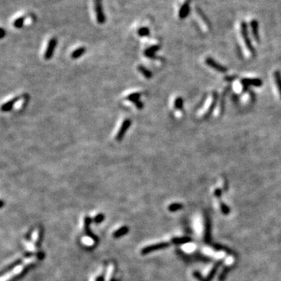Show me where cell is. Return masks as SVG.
<instances>
[{
    "label": "cell",
    "mask_w": 281,
    "mask_h": 281,
    "mask_svg": "<svg viewBox=\"0 0 281 281\" xmlns=\"http://www.w3.org/2000/svg\"><path fill=\"white\" fill-rule=\"evenodd\" d=\"M240 30H241V34H242L243 39H244L245 46L247 47V49H248L250 52H254V49H253L252 46H251V42L250 38H248V32H247V24L245 22L241 23V26H240Z\"/></svg>",
    "instance_id": "6da1fadb"
},
{
    "label": "cell",
    "mask_w": 281,
    "mask_h": 281,
    "mask_svg": "<svg viewBox=\"0 0 281 281\" xmlns=\"http://www.w3.org/2000/svg\"><path fill=\"white\" fill-rule=\"evenodd\" d=\"M130 124H131V121H130L129 119H127V120H124L117 134V137H116L117 140L120 141V140H123L124 135H125L126 133H127V130H128L129 127H130Z\"/></svg>",
    "instance_id": "7a4b0ae2"
},
{
    "label": "cell",
    "mask_w": 281,
    "mask_h": 281,
    "mask_svg": "<svg viewBox=\"0 0 281 281\" xmlns=\"http://www.w3.org/2000/svg\"><path fill=\"white\" fill-rule=\"evenodd\" d=\"M205 63H206L208 66H210V67L214 69L215 70H216V71L220 72V73H225V72L227 71V68L224 67L222 65H220V63H218L216 61H215V60H214L213 59H212V58H206V59H205Z\"/></svg>",
    "instance_id": "3957f363"
},
{
    "label": "cell",
    "mask_w": 281,
    "mask_h": 281,
    "mask_svg": "<svg viewBox=\"0 0 281 281\" xmlns=\"http://www.w3.org/2000/svg\"><path fill=\"white\" fill-rule=\"evenodd\" d=\"M95 12H96V17H97V21L99 24H102L105 22V16H104L103 11H102V2L101 0H95Z\"/></svg>",
    "instance_id": "277c9868"
},
{
    "label": "cell",
    "mask_w": 281,
    "mask_h": 281,
    "mask_svg": "<svg viewBox=\"0 0 281 281\" xmlns=\"http://www.w3.org/2000/svg\"><path fill=\"white\" fill-rule=\"evenodd\" d=\"M56 44H57V40L56 38H52L49 40V44H48L47 49H46V53H45V59H50L54 53L55 48H56Z\"/></svg>",
    "instance_id": "5b68a950"
},
{
    "label": "cell",
    "mask_w": 281,
    "mask_h": 281,
    "mask_svg": "<svg viewBox=\"0 0 281 281\" xmlns=\"http://www.w3.org/2000/svg\"><path fill=\"white\" fill-rule=\"evenodd\" d=\"M91 222H92V220L91 218L88 216H85V219H84V230H85V232L88 234V237H92L93 238L94 240H96V237L93 234L91 233V230H90V224H91Z\"/></svg>",
    "instance_id": "8992f818"
},
{
    "label": "cell",
    "mask_w": 281,
    "mask_h": 281,
    "mask_svg": "<svg viewBox=\"0 0 281 281\" xmlns=\"http://www.w3.org/2000/svg\"><path fill=\"white\" fill-rule=\"evenodd\" d=\"M242 84H243V85H244L245 88H247L249 85H250V86L259 87L263 85V83H262V81H261V80L250 79V78H247V79L242 80Z\"/></svg>",
    "instance_id": "52a82bcc"
},
{
    "label": "cell",
    "mask_w": 281,
    "mask_h": 281,
    "mask_svg": "<svg viewBox=\"0 0 281 281\" xmlns=\"http://www.w3.org/2000/svg\"><path fill=\"white\" fill-rule=\"evenodd\" d=\"M190 12V5L189 2H185L182 5L181 8L179 12V17L180 19H184L185 17H187L189 14Z\"/></svg>",
    "instance_id": "ba28073f"
},
{
    "label": "cell",
    "mask_w": 281,
    "mask_h": 281,
    "mask_svg": "<svg viewBox=\"0 0 281 281\" xmlns=\"http://www.w3.org/2000/svg\"><path fill=\"white\" fill-rule=\"evenodd\" d=\"M19 98H20L19 97H15V98H14L13 99L10 100L9 102H6L5 104H3L2 106V111H3V112H9V111H10V110L13 109V107H14V104H15L16 102H17V101L19 100Z\"/></svg>",
    "instance_id": "9c48e42d"
},
{
    "label": "cell",
    "mask_w": 281,
    "mask_h": 281,
    "mask_svg": "<svg viewBox=\"0 0 281 281\" xmlns=\"http://www.w3.org/2000/svg\"><path fill=\"white\" fill-rule=\"evenodd\" d=\"M251 27L252 31V34L255 38V40L257 42L259 41V23L255 20H253L251 22Z\"/></svg>",
    "instance_id": "30bf717a"
},
{
    "label": "cell",
    "mask_w": 281,
    "mask_h": 281,
    "mask_svg": "<svg viewBox=\"0 0 281 281\" xmlns=\"http://www.w3.org/2000/svg\"><path fill=\"white\" fill-rule=\"evenodd\" d=\"M159 48H160V46H151V47L148 48V49L145 50V52H144V55H145L147 57L151 58V59H154L155 53L159 50Z\"/></svg>",
    "instance_id": "8fae6325"
},
{
    "label": "cell",
    "mask_w": 281,
    "mask_h": 281,
    "mask_svg": "<svg viewBox=\"0 0 281 281\" xmlns=\"http://www.w3.org/2000/svg\"><path fill=\"white\" fill-rule=\"evenodd\" d=\"M40 238H41V232H40V230L39 229H37L34 232L32 235V243L34 244V245L36 247H38L39 246V243H40Z\"/></svg>",
    "instance_id": "7c38bea8"
},
{
    "label": "cell",
    "mask_w": 281,
    "mask_h": 281,
    "mask_svg": "<svg viewBox=\"0 0 281 281\" xmlns=\"http://www.w3.org/2000/svg\"><path fill=\"white\" fill-rule=\"evenodd\" d=\"M115 271V266L113 264H110L107 270L106 275H105V280L106 281H114L113 274Z\"/></svg>",
    "instance_id": "4fadbf2b"
},
{
    "label": "cell",
    "mask_w": 281,
    "mask_h": 281,
    "mask_svg": "<svg viewBox=\"0 0 281 281\" xmlns=\"http://www.w3.org/2000/svg\"><path fill=\"white\" fill-rule=\"evenodd\" d=\"M86 51V49L85 47H80L78 48L77 49L74 50V51L71 54V57L72 59H78L80 58L82 55H84V53H85Z\"/></svg>",
    "instance_id": "5bb4252c"
},
{
    "label": "cell",
    "mask_w": 281,
    "mask_h": 281,
    "mask_svg": "<svg viewBox=\"0 0 281 281\" xmlns=\"http://www.w3.org/2000/svg\"><path fill=\"white\" fill-rule=\"evenodd\" d=\"M127 232H128V228H127V227H120V229H118V230H116L113 235V237H115V238H117V237H121V236L125 235L126 234H127Z\"/></svg>",
    "instance_id": "9a60e30c"
},
{
    "label": "cell",
    "mask_w": 281,
    "mask_h": 281,
    "mask_svg": "<svg viewBox=\"0 0 281 281\" xmlns=\"http://www.w3.org/2000/svg\"><path fill=\"white\" fill-rule=\"evenodd\" d=\"M137 69H138L139 71L142 73L146 78H151L152 77V73L149 69H148L145 66L140 65V66H137Z\"/></svg>",
    "instance_id": "2e32d148"
},
{
    "label": "cell",
    "mask_w": 281,
    "mask_h": 281,
    "mask_svg": "<svg viewBox=\"0 0 281 281\" xmlns=\"http://www.w3.org/2000/svg\"><path fill=\"white\" fill-rule=\"evenodd\" d=\"M274 79H275V82H276V87H277V89L279 91V95H280L281 98V74L279 72L276 71L274 73Z\"/></svg>",
    "instance_id": "e0dca14e"
},
{
    "label": "cell",
    "mask_w": 281,
    "mask_h": 281,
    "mask_svg": "<svg viewBox=\"0 0 281 281\" xmlns=\"http://www.w3.org/2000/svg\"><path fill=\"white\" fill-rule=\"evenodd\" d=\"M140 96H141V93H140V92H135V93L129 95L127 97V99L129 100V101H131V102H133L134 101L139 99Z\"/></svg>",
    "instance_id": "ac0fdd59"
},
{
    "label": "cell",
    "mask_w": 281,
    "mask_h": 281,
    "mask_svg": "<svg viewBox=\"0 0 281 281\" xmlns=\"http://www.w3.org/2000/svg\"><path fill=\"white\" fill-rule=\"evenodd\" d=\"M174 107L176 109L181 110L183 109V98H180V97L176 98L174 102Z\"/></svg>",
    "instance_id": "d6986e66"
},
{
    "label": "cell",
    "mask_w": 281,
    "mask_h": 281,
    "mask_svg": "<svg viewBox=\"0 0 281 281\" xmlns=\"http://www.w3.org/2000/svg\"><path fill=\"white\" fill-rule=\"evenodd\" d=\"M95 240H94L93 238H92V237H85L82 239V241H83L84 244H86V245L88 246L93 245V244L95 243Z\"/></svg>",
    "instance_id": "ffe728a7"
},
{
    "label": "cell",
    "mask_w": 281,
    "mask_h": 281,
    "mask_svg": "<svg viewBox=\"0 0 281 281\" xmlns=\"http://www.w3.org/2000/svg\"><path fill=\"white\" fill-rule=\"evenodd\" d=\"M23 24H24V18L23 17L17 19L14 23V26L16 28H21L23 27Z\"/></svg>",
    "instance_id": "44dd1931"
},
{
    "label": "cell",
    "mask_w": 281,
    "mask_h": 281,
    "mask_svg": "<svg viewBox=\"0 0 281 281\" xmlns=\"http://www.w3.org/2000/svg\"><path fill=\"white\" fill-rule=\"evenodd\" d=\"M138 34L141 37L149 35V30L147 27H141L138 30Z\"/></svg>",
    "instance_id": "7402d4cb"
},
{
    "label": "cell",
    "mask_w": 281,
    "mask_h": 281,
    "mask_svg": "<svg viewBox=\"0 0 281 281\" xmlns=\"http://www.w3.org/2000/svg\"><path fill=\"white\" fill-rule=\"evenodd\" d=\"M106 271H105V268H103V270L98 276H96L94 281H103L104 279V275H106Z\"/></svg>",
    "instance_id": "603a6c76"
},
{
    "label": "cell",
    "mask_w": 281,
    "mask_h": 281,
    "mask_svg": "<svg viewBox=\"0 0 281 281\" xmlns=\"http://www.w3.org/2000/svg\"><path fill=\"white\" fill-rule=\"evenodd\" d=\"M133 102H134V104L135 105L136 108H137V109H142L144 108V104H143V102H141L140 99H137V100H136V101H134Z\"/></svg>",
    "instance_id": "cb8c5ba5"
},
{
    "label": "cell",
    "mask_w": 281,
    "mask_h": 281,
    "mask_svg": "<svg viewBox=\"0 0 281 281\" xmlns=\"http://www.w3.org/2000/svg\"><path fill=\"white\" fill-rule=\"evenodd\" d=\"M103 220H104V216L102 215V214H98V215L95 216L93 219L94 222L97 223V224H98V223H101Z\"/></svg>",
    "instance_id": "d4e9b609"
},
{
    "label": "cell",
    "mask_w": 281,
    "mask_h": 281,
    "mask_svg": "<svg viewBox=\"0 0 281 281\" xmlns=\"http://www.w3.org/2000/svg\"><path fill=\"white\" fill-rule=\"evenodd\" d=\"M5 34H6V32H5V31H4V29H1V35H0V38H4V36H5Z\"/></svg>",
    "instance_id": "484cf974"
}]
</instances>
